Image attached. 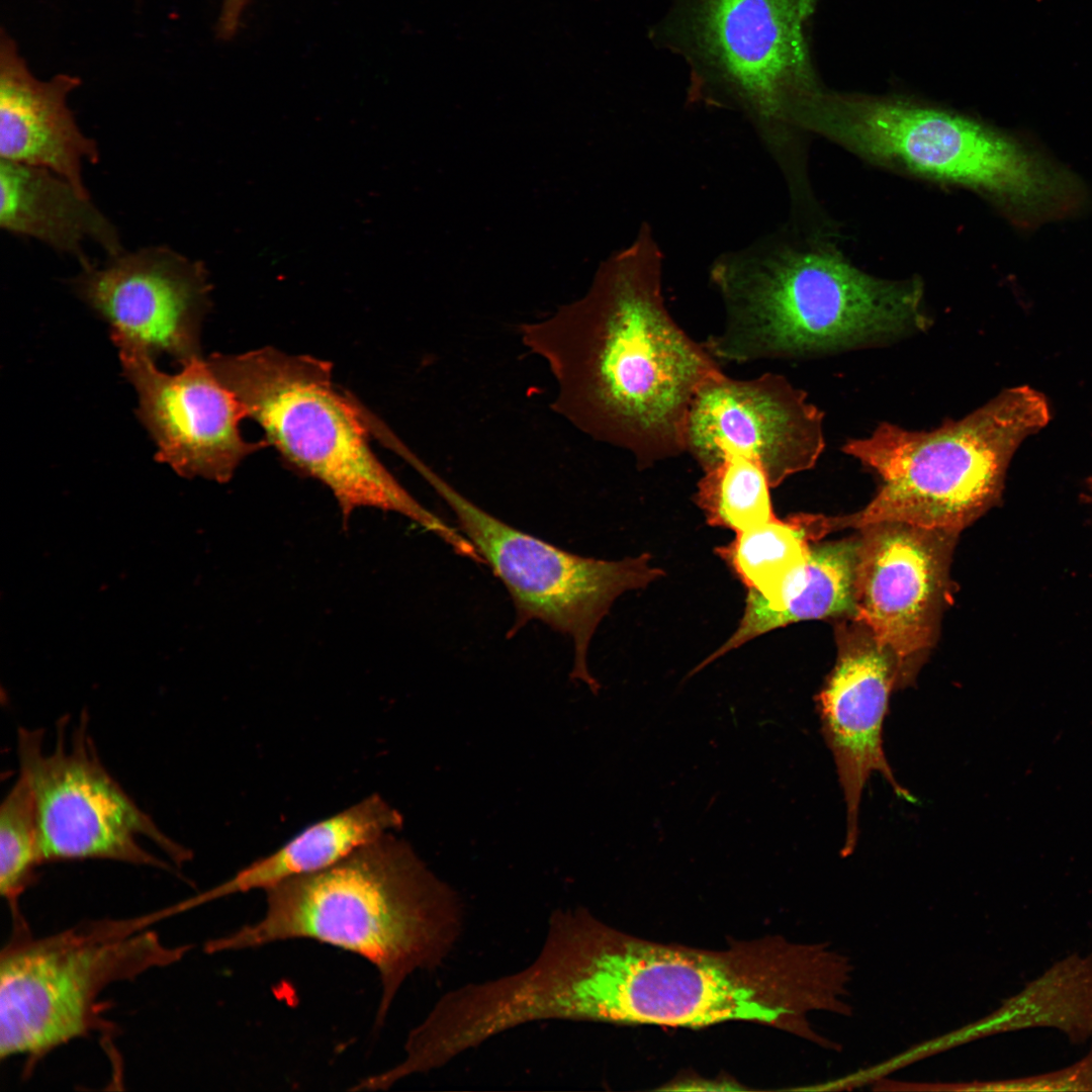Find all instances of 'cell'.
I'll return each instance as SVG.
<instances>
[{"label": "cell", "mask_w": 1092, "mask_h": 1092, "mask_svg": "<svg viewBox=\"0 0 1092 1092\" xmlns=\"http://www.w3.org/2000/svg\"><path fill=\"white\" fill-rule=\"evenodd\" d=\"M662 275V251L643 222L600 265L582 297L520 326L523 344L555 381L552 410L629 452L641 469L686 452L692 399L721 370L670 315Z\"/></svg>", "instance_id": "1"}, {"label": "cell", "mask_w": 1092, "mask_h": 1092, "mask_svg": "<svg viewBox=\"0 0 1092 1092\" xmlns=\"http://www.w3.org/2000/svg\"><path fill=\"white\" fill-rule=\"evenodd\" d=\"M852 972L849 958L825 943L767 936L704 949L629 934L589 911L580 929L576 997L582 1021L686 1028L748 1021L832 1050L808 1015H851Z\"/></svg>", "instance_id": "2"}, {"label": "cell", "mask_w": 1092, "mask_h": 1092, "mask_svg": "<svg viewBox=\"0 0 1092 1092\" xmlns=\"http://www.w3.org/2000/svg\"><path fill=\"white\" fill-rule=\"evenodd\" d=\"M709 277L724 322L703 342L719 362L810 357L930 325L919 280L873 276L832 246L790 229L720 254Z\"/></svg>", "instance_id": "3"}, {"label": "cell", "mask_w": 1092, "mask_h": 1092, "mask_svg": "<svg viewBox=\"0 0 1092 1092\" xmlns=\"http://www.w3.org/2000/svg\"><path fill=\"white\" fill-rule=\"evenodd\" d=\"M256 922L209 939L208 953L311 939L358 954L381 984V1024L404 981L439 968L459 942L465 907L405 841L387 833L335 864L266 891Z\"/></svg>", "instance_id": "4"}, {"label": "cell", "mask_w": 1092, "mask_h": 1092, "mask_svg": "<svg viewBox=\"0 0 1092 1092\" xmlns=\"http://www.w3.org/2000/svg\"><path fill=\"white\" fill-rule=\"evenodd\" d=\"M801 121L857 156L986 197L1031 226L1081 211L1085 187L1029 139L912 100L819 90Z\"/></svg>", "instance_id": "5"}, {"label": "cell", "mask_w": 1092, "mask_h": 1092, "mask_svg": "<svg viewBox=\"0 0 1092 1092\" xmlns=\"http://www.w3.org/2000/svg\"><path fill=\"white\" fill-rule=\"evenodd\" d=\"M209 367L294 470L326 485L344 519L361 508L393 512L434 533L457 554L463 533L423 507L379 460L363 406L333 383L332 364L274 348L215 353Z\"/></svg>", "instance_id": "6"}, {"label": "cell", "mask_w": 1092, "mask_h": 1092, "mask_svg": "<svg viewBox=\"0 0 1092 1092\" xmlns=\"http://www.w3.org/2000/svg\"><path fill=\"white\" fill-rule=\"evenodd\" d=\"M1050 420L1046 397L1020 385L930 431L883 422L868 437L848 439L842 451L882 482L862 511L833 518L834 529L901 522L960 533L1001 500L1014 453Z\"/></svg>", "instance_id": "7"}, {"label": "cell", "mask_w": 1092, "mask_h": 1092, "mask_svg": "<svg viewBox=\"0 0 1092 1092\" xmlns=\"http://www.w3.org/2000/svg\"><path fill=\"white\" fill-rule=\"evenodd\" d=\"M146 917L98 920L34 937L24 919L0 956V1058L39 1059L92 1031L111 1029L101 1016L100 994L179 962L190 945L169 946Z\"/></svg>", "instance_id": "8"}, {"label": "cell", "mask_w": 1092, "mask_h": 1092, "mask_svg": "<svg viewBox=\"0 0 1092 1092\" xmlns=\"http://www.w3.org/2000/svg\"><path fill=\"white\" fill-rule=\"evenodd\" d=\"M815 0H690V97L750 123L787 182L801 177L799 117L818 87L805 24Z\"/></svg>", "instance_id": "9"}, {"label": "cell", "mask_w": 1092, "mask_h": 1092, "mask_svg": "<svg viewBox=\"0 0 1092 1092\" xmlns=\"http://www.w3.org/2000/svg\"><path fill=\"white\" fill-rule=\"evenodd\" d=\"M410 464L454 513L461 532L506 586L515 608L508 637L539 621L571 639L570 678L596 695L600 684L587 667V651L615 600L643 588L664 571L648 554L620 560L583 557L508 525L466 498L417 456Z\"/></svg>", "instance_id": "10"}, {"label": "cell", "mask_w": 1092, "mask_h": 1092, "mask_svg": "<svg viewBox=\"0 0 1092 1092\" xmlns=\"http://www.w3.org/2000/svg\"><path fill=\"white\" fill-rule=\"evenodd\" d=\"M68 720L58 723L50 753L43 751V730L19 728L17 752L20 774L27 780L35 804L40 861L110 859L172 872L171 866L146 850L143 836L159 846L176 864L190 851L167 836L122 790L101 763L82 714L70 743Z\"/></svg>", "instance_id": "11"}, {"label": "cell", "mask_w": 1092, "mask_h": 1092, "mask_svg": "<svg viewBox=\"0 0 1092 1092\" xmlns=\"http://www.w3.org/2000/svg\"><path fill=\"white\" fill-rule=\"evenodd\" d=\"M824 446L823 413L781 374L735 379L720 370L699 386L689 408L686 452L703 471L741 455L755 459L777 487L812 468Z\"/></svg>", "instance_id": "12"}, {"label": "cell", "mask_w": 1092, "mask_h": 1092, "mask_svg": "<svg viewBox=\"0 0 1092 1092\" xmlns=\"http://www.w3.org/2000/svg\"><path fill=\"white\" fill-rule=\"evenodd\" d=\"M76 294L110 327L118 349L179 364L200 357V331L210 307L206 267L166 246L88 261L72 280Z\"/></svg>", "instance_id": "13"}, {"label": "cell", "mask_w": 1092, "mask_h": 1092, "mask_svg": "<svg viewBox=\"0 0 1092 1092\" xmlns=\"http://www.w3.org/2000/svg\"><path fill=\"white\" fill-rule=\"evenodd\" d=\"M855 615L914 678L933 645L949 597V564L959 533L901 522L860 528Z\"/></svg>", "instance_id": "14"}, {"label": "cell", "mask_w": 1092, "mask_h": 1092, "mask_svg": "<svg viewBox=\"0 0 1092 1092\" xmlns=\"http://www.w3.org/2000/svg\"><path fill=\"white\" fill-rule=\"evenodd\" d=\"M118 351L123 374L138 393V418L157 445V461L184 477L226 482L246 457L268 445L244 439V405L201 356L168 374L145 352Z\"/></svg>", "instance_id": "15"}, {"label": "cell", "mask_w": 1092, "mask_h": 1092, "mask_svg": "<svg viewBox=\"0 0 1092 1092\" xmlns=\"http://www.w3.org/2000/svg\"><path fill=\"white\" fill-rule=\"evenodd\" d=\"M836 629L838 654L832 671L816 697L825 742L832 752L846 805V834L842 855L858 839L862 790L872 772H879L897 797L915 798L895 779L883 748V724L894 690L907 686L896 655L882 646L861 622L851 619Z\"/></svg>", "instance_id": "16"}, {"label": "cell", "mask_w": 1092, "mask_h": 1092, "mask_svg": "<svg viewBox=\"0 0 1092 1092\" xmlns=\"http://www.w3.org/2000/svg\"><path fill=\"white\" fill-rule=\"evenodd\" d=\"M80 84V78L70 74L37 79L16 41L1 29V160L49 169L89 193L83 164L98 163L100 152L96 141L82 132L67 102Z\"/></svg>", "instance_id": "17"}, {"label": "cell", "mask_w": 1092, "mask_h": 1092, "mask_svg": "<svg viewBox=\"0 0 1092 1092\" xmlns=\"http://www.w3.org/2000/svg\"><path fill=\"white\" fill-rule=\"evenodd\" d=\"M0 228L74 256L81 265L90 261L82 247L86 241L109 257L122 252L115 226L89 193L49 169L5 160L0 163Z\"/></svg>", "instance_id": "18"}, {"label": "cell", "mask_w": 1092, "mask_h": 1092, "mask_svg": "<svg viewBox=\"0 0 1092 1092\" xmlns=\"http://www.w3.org/2000/svg\"><path fill=\"white\" fill-rule=\"evenodd\" d=\"M401 825L402 816L396 809L380 795H370L305 827L273 852L195 897V901L199 905L233 894L266 891L287 880L318 872Z\"/></svg>", "instance_id": "19"}, {"label": "cell", "mask_w": 1092, "mask_h": 1092, "mask_svg": "<svg viewBox=\"0 0 1092 1092\" xmlns=\"http://www.w3.org/2000/svg\"><path fill=\"white\" fill-rule=\"evenodd\" d=\"M859 538L813 544L806 563L786 582L774 604L748 589L743 616L735 632L691 674L780 627L804 620L855 615V568Z\"/></svg>", "instance_id": "20"}, {"label": "cell", "mask_w": 1092, "mask_h": 1092, "mask_svg": "<svg viewBox=\"0 0 1092 1092\" xmlns=\"http://www.w3.org/2000/svg\"><path fill=\"white\" fill-rule=\"evenodd\" d=\"M833 531L830 518L797 514L736 533L716 552L735 575L766 604H774L786 582L809 556L812 543Z\"/></svg>", "instance_id": "21"}, {"label": "cell", "mask_w": 1092, "mask_h": 1092, "mask_svg": "<svg viewBox=\"0 0 1092 1092\" xmlns=\"http://www.w3.org/2000/svg\"><path fill=\"white\" fill-rule=\"evenodd\" d=\"M769 482L762 466L741 455H728L704 471L695 502L709 525L745 531L775 517Z\"/></svg>", "instance_id": "22"}, {"label": "cell", "mask_w": 1092, "mask_h": 1092, "mask_svg": "<svg viewBox=\"0 0 1092 1092\" xmlns=\"http://www.w3.org/2000/svg\"><path fill=\"white\" fill-rule=\"evenodd\" d=\"M40 863L34 799L27 780L19 772L0 807V893L13 919L22 916L19 898Z\"/></svg>", "instance_id": "23"}, {"label": "cell", "mask_w": 1092, "mask_h": 1092, "mask_svg": "<svg viewBox=\"0 0 1092 1092\" xmlns=\"http://www.w3.org/2000/svg\"><path fill=\"white\" fill-rule=\"evenodd\" d=\"M1011 1091H1092V1039L1078 1061L1053 1071L1009 1079Z\"/></svg>", "instance_id": "24"}, {"label": "cell", "mask_w": 1092, "mask_h": 1092, "mask_svg": "<svg viewBox=\"0 0 1092 1092\" xmlns=\"http://www.w3.org/2000/svg\"><path fill=\"white\" fill-rule=\"evenodd\" d=\"M249 1L223 0L217 23V34L221 39H229L236 33Z\"/></svg>", "instance_id": "25"}, {"label": "cell", "mask_w": 1092, "mask_h": 1092, "mask_svg": "<svg viewBox=\"0 0 1092 1092\" xmlns=\"http://www.w3.org/2000/svg\"><path fill=\"white\" fill-rule=\"evenodd\" d=\"M671 1089L673 1090H694L696 1086L701 1085V1090H742L743 1087H737L734 1083L728 1082H716V1081H690L678 1082Z\"/></svg>", "instance_id": "26"}, {"label": "cell", "mask_w": 1092, "mask_h": 1092, "mask_svg": "<svg viewBox=\"0 0 1092 1092\" xmlns=\"http://www.w3.org/2000/svg\"><path fill=\"white\" fill-rule=\"evenodd\" d=\"M1086 492L1083 494V499L1086 503L1092 504V477H1089L1086 481Z\"/></svg>", "instance_id": "27"}, {"label": "cell", "mask_w": 1092, "mask_h": 1092, "mask_svg": "<svg viewBox=\"0 0 1092 1092\" xmlns=\"http://www.w3.org/2000/svg\"><path fill=\"white\" fill-rule=\"evenodd\" d=\"M1039 1V0H1038Z\"/></svg>", "instance_id": "28"}]
</instances>
